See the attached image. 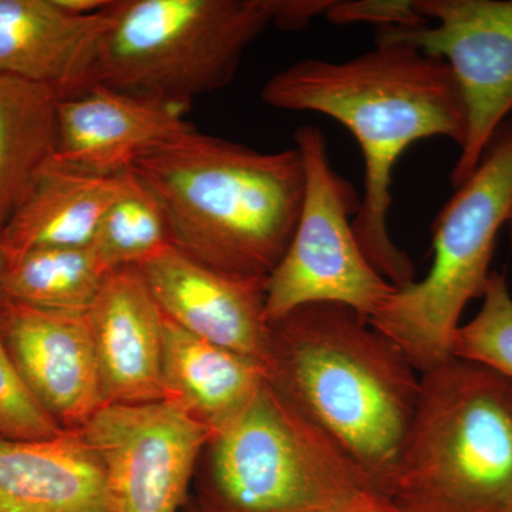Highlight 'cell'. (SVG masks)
<instances>
[{"label": "cell", "mask_w": 512, "mask_h": 512, "mask_svg": "<svg viewBox=\"0 0 512 512\" xmlns=\"http://www.w3.org/2000/svg\"><path fill=\"white\" fill-rule=\"evenodd\" d=\"M59 99L45 84L0 74V231L55 154Z\"/></svg>", "instance_id": "cell-19"}, {"label": "cell", "mask_w": 512, "mask_h": 512, "mask_svg": "<svg viewBox=\"0 0 512 512\" xmlns=\"http://www.w3.org/2000/svg\"><path fill=\"white\" fill-rule=\"evenodd\" d=\"M138 268L165 318L266 370L271 342L265 318L268 279L222 274L174 245Z\"/></svg>", "instance_id": "cell-13"}, {"label": "cell", "mask_w": 512, "mask_h": 512, "mask_svg": "<svg viewBox=\"0 0 512 512\" xmlns=\"http://www.w3.org/2000/svg\"><path fill=\"white\" fill-rule=\"evenodd\" d=\"M63 431L23 383L6 349L0 319V437L9 440H46L59 436Z\"/></svg>", "instance_id": "cell-23"}, {"label": "cell", "mask_w": 512, "mask_h": 512, "mask_svg": "<svg viewBox=\"0 0 512 512\" xmlns=\"http://www.w3.org/2000/svg\"><path fill=\"white\" fill-rule=\"evenodd\" d=\"M3 340L23 383L64 430H79L104 406L87 313L0 305Z\"/></svg>", "instance_id": "cell-11"}, {"label": "cell", "mask_w": 512, "mask_h": 512, "mask_svg": "<svg viewBox=\"0 0 512 512\" xmlns=\"http://www.w3.org/2000/svg\"><path fill=\"white\" fill-rule=\"evenodd\" d=\"M512 214V117L466 183L431 225L433 264L421 281L396 288L369 319L420 375L453 357L468 303L483 298L497 238Z\"/></svg>", "instance_id": "cell-6"}, {"label": "cell", "mask_w": 512, "mask_h": 512, "mask_svg": "<svg viewBox=\"0 0 512 512\" xmlns=\"http://www.w3.org/2000/svg\"><path fill=\"white\" fill-rule=\"evenodd\" d=\"M330 512H400L392 498L380 493H369L352 503Z\"/></svg>", "instance_id": "cell-25"}, {"label": "cell", "mask_w": 512, "mask_h": 512, "mask_svg": "<svg viewBox=\"0 0 512 512\" xmlns=\"http://www.w3.org/2000/svg\"><path fill=\"white\" fill-rule=\"evenodd\" d=\"M392 500L400 512H512V382L456 356L423 373Z\"/></svg>", "instance_id": "cell-4"}, {"label": "cell", "mask_w": 512, "mask_h": 512, "mask_svg": "<svg viewBox=\"0 0 512 512\" xmlns=\"http://www.w3.org/2000/svg\"><path fill=\"white\" fill-rule=\"evenodd\" d=\"M325 16L333 25L370 23L377 29L416 28L427 23L414 0H332Z\"/></svg>", "instance_id": "cell-24"}, {"label": "cell", "mask_w": 512, "mask_h": 512, "mask_svg": "<svg viewBox=\"0 0 512 512\" xmlns=\"http://www.w3.org/2000/svg\"><path fill=\"white\" fill-rule=\"evenodd\" d=\"M266 380L392 498L421 375L348 306L313 303L269 325Z\"/></svg>", "instance_id": "cell-2"}, {"label": "cell", "mask_w": 512, "mask_h": 512, "mask_svg": "<svg viewBox=\"0 0 512 512\" xmlns=\"http://www.w3.org/2000/svg\"><path fill=\"white\" fill-rule=\"evenodd\" d=\"M505 229H507L508 238H510V242L512 245V214H511L510 220H508V222H507V225H505Z\"/></svg>", "instance_id": "cell-28"}, {"label": "cell", "mask_w": 512, "mask_h": 512, "mask_svg": "<svg viewBox=\"0 0 512 512\" xmlns=\"http://www.w3.org/2000/svg\"><path fill=\"white\" fill-rule=\"evenodd\" d=\"M163 375L167 399L180 403L212 436L237 419L266 382L264 366L167 318Z\"/></svg>", "instance_id": "cell-18"}, {"label": "cell", "mask_w": 512, "mask_h": 512, "mask_svg": "<svg viewBox=\"0 0 512 512\" xmlns=\"http://www.w3.org/2000/svg\"><path fill=\"white\" fill-rule=\"evenodd\" d=\"M6 269H8V255L3 247L2 235H0V305L3 303V278H5Z\"/></svg>", "instance_id": "cell-27"}, {"label": "cell", "mask_w": 512, "mask_h": 512, "mask_svg": "<svg viewBox=\"0 0 512 512\" xmlns=\"http://www.w3.org/2000/svg\"><path fill=\"white\" fill-rule=\"evenodd\" d=\"M106 473L109 512H178L212 433L180 403L104 404L79 429Z\"/></svg>", "instance_id": "cell-10"}, {"label": "cell", "mask_w": 512, "mask_h": 512, "mask_svg": "<svg viewBox=\"0 0 512 512\" xmlns=\"http://www.w3.org/2000/svg\"><path fill=\"white\" fill-rule=\"evenodd\" d=\"M185 109L104 86L63 97L52 163L97 177L127 173L141 157L194 130Z\"/></svg>", "instance_id": "cell-12"}, {"label": "cell", "mask_w": 512, "mask_h": 512, "mask_svg": "<svg viewBox=\"0 0 512 512\" xmlns=\"http://www.w3.org/2000/svg\"><path fill=\"white\" fill-rule=\"evenodd\" d=\"M57 5L74 15H96L110 5L111 0H56Z\"/></svg>", "instance_id": "cell-26"}, {"label": "cell", "mask_w": 512, "mask_h": 512, "mask_svg": "<svg viewBox=\"0 0 512 512\" xmlns=\"http://www.w3.org/2000/svg\"><path fill=\"white\" fill-rule=\"evenodd\" d=\"M106 9L74 15L56 0H0V74L45 84L60 99L82 93Z\"/></svg>", "instance_id": "cell-15"}, {"label": "cell", "mask_w": 512, "mask_h": 512, "mask_svg": "<svg viewBox=\"0 0 512 512\" xmlns=\"http://www.w3.org/2000/svg\"><path fill=\"white\" fill-rule=\"evenodd\" d=\"M170 245V229L160 202L133 171H128L123 191L97 229L94 254L111 272L143 265Z\"/></svg>", "instance_id": "cell-21"}, {"label": "cell", "mask_w": 512, "mask_h": 512, "mask_svg": "<svg viewBox=\"0 0 512 512\" xmlns=\"http://www.w3.org/2000/svg\"><path fill=\"white\" fill-rule=\"evenodd\" d=\"M427 20L416 28H383L377 42H403L450 67L467 134L453 171L466 183L505 121L512 117V0H414Z\"/></svg>", "instance_id": "cell-9"}, {"label": "cell", "mask_w": 512, "mask_h": 512, "mask_svg": "<svg viewBox=\"0 0 512 512\" xmlns=\"http://www.w3.org/2000/svg\"><path fill=\"white\" fill-rule=\"evenodd\" d=\"M107 274L92 247L33 249L9 259L3 302L87 313Z\"/></svg>", "instance_id": "cell-20"}, {"label": "cell", "mask_w": 512, "mask_h": 512, "mask_svg": "<svg viewBox=\"0 0 512 512\" xmlns=\"http://www.w3.org/2000/svg\"><path fill=\"white\" fill-rule=\"evenodd\" d=\"M192 512H200V510H198V508H195V510Z\"/></svg>", "instance_id": "cell-29"}, {"label": "cell", "mask_w": 512, "mask_h": 512, "mask_svg": "<svg viewBox=\"0 0 512 512\" xmlns=\"http://www.w3.org/2000/svg\"><path fill=\"white\" fill-rule=\"evenodd\" d=\"M261 97L274 109L312 111L348 128L365 164L357 242L394 288L416 281L412 259L390 235L393 170L417 141L446 137L463 146L466 110L448 64L407 43L376 42L343 62L299 60L274 74Z\"/></svg>", "instance_id": "cell-1"}, {"label": "cell", "mask_w": 512, "mask_h": 512, "mask_svg": "<svg viewBox=\"0 0 512 512\" xmlns=\"http://www.w3.org/2000/svg\"><path fill=\"white\" fill-rule=\"evenodd\" d=\"M295 141L305 192L289 247L266 284V322L313 303L348 306L369 320L396 288L357 242L352 218L359 211V192L333 168L322 130L299 127Z\"/></svg>", "instance_id": "cell-8"}, {"label": "cell", "mask_w": 512, "mask_h": 512, "mask_svg": "<svg viewBox=\"0 0 512 512\" xmlns=\"http://www.w3.org/2000/svg\"><path fill=\"white\" fill-rule=\"evenodd\" d=\"M164 319L138 266L106 275L87 312L104 404L167 399Z\"/></svg>", "instance_id": "cell-14"}, {"label": "cell", "mask_w": 512, "mask_h": 512, "mask_svg": "<svg viewBox=\"0 0 512 512\" xmlns=\"http://www.w3.org/2000/svg\"><path fill=\"white\" fill-rule=\"evenodd\" d=\"M163 208L171 244L241 279H268L301 214L298 148L262 153L192 130L131 168Z\"/></svg>", "instance_id": "cell-3"}, {"label": "cell", "mask_w": 512, "mask_h": 512, "mask_svg": "<svg viewBox=\"0 0 512 512\" xmlns=\"http://www.w3.org/2000/svg\"><path fill=\"white\" fill-rule=\"evenodd\" d=\"M453 356L488 367L512 382V295L501 272L491 274L476 316L458 328Z\"/></svg>", "instance_id": "cell-22"}, {"label": "cell", "mask_w": 512, "mask_h": 512, "mask_svg": "<svg viewBox=\"0 0 512 512\" xmlns=\"http://www.w3.org/2000/svg\"><path fill=\"white\" fill-rule=\"evenodd\" d=\"M275 18L276 0H111L84 90L188 107L232 82Z\"/></svg>", "instance_id": "cell-5"}, {"label": "cell", "mask_w": 512, "mask_h": 512, "mask_svg": "<svg viewBox=\"0 0 512 512\" xmlns=\"http://www.w3.org/2000/svg\"><path fill=\"white\" fill-rule=\"evenodd\" d=\"M207 448L200 512H330L380 493L268 380Z\"/></svg>", "instance_id": "cell-7"}, {"label": "cell", "mask_w": 512, "mask_h": 512, "mask_svg": "<svg viewBox=\"0 0 512 512\" xmlns=\"http://www.w3.org/2000/svg\"><path fill=\"white\" fill-rule=\"evenodd\" d=\"M128 173V171H127ZM127 173L97 177L46 165L29 197L0 231L9 259L46 248H89Z\"/></svg>", "instance_id": "cell-17"}, {"label": "cell", "mask_w": 512, "mask_h": 512, "mask_svg": "<svg viewBox=\"0 0 512 512\" xmlns=\"http://www.w3.org/2000/svg\"><path fill=\"white\" fill-rule=\"evenodd\" d=\"M0 512H109L106 473L82 431L0 437Z\"/></svg>", "instance_id": "cell-16"}]
</instances>
